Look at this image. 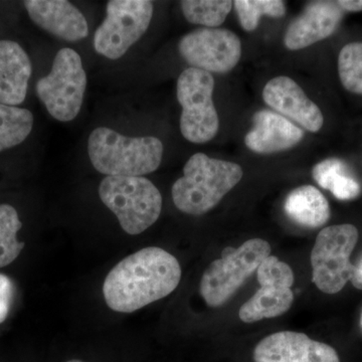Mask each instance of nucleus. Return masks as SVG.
<instances>
[{
	"instance_id": "1",
	"label": "nucleus",
	"mask_w": 362,
	"mask_h": 362,
	"mask_svg": "<svg viewBox=\"0 0 362 362\" xmlns=\"http://www.w3.org/2000/svg\"><path fill=\"white\" fill-rule=\"evenodd\" d=\"M181 279L180 262L165 250L148 247L126 257L107 275L104 299L109 308L132 313L171 294Z\"/></svg>"
},
{
	"instance_id": "2",
	"label": "nucleus",
	"mask_w": 362,
	"mask_h": 362,
	"mask_svg": "<svg viewBox=\"0 0 362 362\" xmlns=\"http://www.w3.org/2000/svg\"><path fill=\"white\" fill-rule=\"evenodd\" d=\"M243 169L233 162L195 153L183 168L171 194L176 209L201 216L211 211L242 180Z\"/></svg>"
},
{
	"instance_id": "3",
	"label": "nucleus",
	"mask_w": 362,
	"mask_h": 362,
	"mask_svg": "<svg viewBox=\"0 0 362 362\" xmlns=\"http://www.w3.org/2000/svg\"><path fill=\"white\" fill-rule=\"evenodd\" d=\"M90 163L107 176H143L160 166L163 144L153 136L127 137L108 127H98L88 139Z\"/></svg>"
},
{
	"instance_id": "4",
	"label": "nucleus",
	"mask_w": 362,
	"mask_h": 362,
	"mask_svg": "<svg viewBox=\"0 0 362 362\" xmlns=\"http://www.w3.org/2000/svg\"><path fill=\"white\" fill-rule=\"evenodd\" d=\"M99 197L131 235L144 232L160 216V192L143 176H106L100 183Z\"/></svg>"
},
{
	"instance_id": "5",
	"label": "nucleus",
	"mask_w": 362,
	"mask_h": 362,
	"mask_svg": "<svg viewBox=\"0 0 362 362\" xmlns=\"http://www.w3.org/2000/svg\"><path fill=\"white\" fill-rule=\"evenodd\" d=\"M269 256L270 244L262 239L247 240L238 249L226 247L221 259L214 261L202 275L199 290L207 306L225 305Z\"/></svg>"
},
{
	"instance_id": "6",
	"label": "nucleus",
	"mask_w": 362,
	"mask_h": 362,
	"mask_svg": "<svg viewBox=\"0 0 362 362\" xmlns=\"http://www.w3.org/2000/svg\"><path fill=\"white\" fill-rule=\"evenodd\" d=\"M358 240L354 225L343 223L323 228L317 235L311 252L312 281L325 294H337L350 281L354 284L357 266L350 255Z\"/></svg>"
},
{
	"instance_id": "7",
	"label": "nucleus",
	"mask_w": 362,
	"mask_h": 362,
	"mask_svg": "<svg viewBox=\"0 0 362 362\" xmlns=\"http://www.w3.org/2000/svg\"><path fill=\"white\" fill-rule=\"evenodd\" d=\"M87 75L82 59L75 49H59L52 62L49 75L37 83V97L49 115L59 122H70L82 109Z\"/></svg>"
},
{
	"instance_id": "8",
	"label": "nucleus",
	"mask_w": 362,
	"mask_h": 362,
	"mask_svg": "<svg viewBox=\"0 0 362 362\" xmlns=\"http://www.w3.org/2000/svg\"><path fill=\"white\" fill-rule=\"evenodd\" d=\"M214 78L209 71L185 69L178 77L176 96L182 112L180 131L187 141L202 144L213 140L220 129L214 107Z\"/></svg>"
},
{
	"instance_id": "9",
	"label": "nucleus",
	"mask_w": 362,
	"mask_h": 362,
	"mask_svg": "<svg viewBox=\"0 0 362 362\" xmlns=\"http://www.w3.org/2000/svg\"><path fill=\"white\" fill-rule=\"evenodd\" d=\"M154 6L148 0H111L94 35V49L109 59L122 58L148 30Z\"/></svg>"
},
{
	"instance_id": "10",
	"label": "nucleus",
	"mask_w": 362,
	"mask_h": 362,
	"mask_svg": "<svg viewBox=\"0 0 362 362\" xmlns=\"http://www.w3.org/2000/svg\"><path fill=\"white\" fill-rule=\"evenodd\" d=\"M261 288L240 307L239 316L245 323L275 318L289 311L294 301L291 290L294 273L289 265L275 256L264 259L257 270Z\"/></svg>"
},
{
	"instance_id": "11",
	"label": "nucleus",
	"mask_w": 362,
	"mask_h": 362,
	"mask_svg": "<svg viewBox=\"0 0 362 362\" xmlns=\"http://www.w3.org/2000/svg\"><path fill=\"white\" fill-rule=\"evenodd\" d=\"M178 52L190 68L226 74L239 64L242 42L226 28H197L181 37Z\"/></svg>"
},
{
	"instance_id": "12",
	"label": "nucleus",
	"mask_w": 362,
	"mask_h": 362,
	"mask_svg": "<svg viewBox=\"0 0 362 362\" xmlns=\"http://www.w3.org/2000/svg\"><path fill=\"white\" fill-rule=\"evenodd\" d=\"M252 356L255 362H340L330 345L294 331H282L264 338L255 347Z\"/></svg>"
},
{
	"instance_id": "13",
	"label": "nucleus",
	"mask_w": 362,
	"mask_h": 362,
	"mask_svg": "<svg viewBox=\"0 0 362 362\" xmlns=\"http://www.w3.org/2000/svg\"><path fill=\"white\" fill-rule=\"evenodd\" d=\"M263 99L274 112L310 132H318L322 128L324 117L320 108L291 78L280 76L272 78L264 87Z\"/></svg>"
},
{
	"instance_id": "14",
	"label": "nucleus",
	"mask_w": 362,
	"mask_h": 362,
	"mask_svg": "<svg viewBox=\"0 0 362 362\" xmlns=\"http://www.w3.org/2000/svg\"><path fill=\"white\" fill-rule=\"evenodd\" d=\"M344 13L338 1L310 2L288 26L285 47L290 51H298L328 39L337 32Z\"/></svg>"
},
{
	"instance_id": "15",
	"label": "nucleus",
	"mask_w": 362,
	"mask_h": 362,
	"mask_svg": "<svg viewBox=\"0 0 362 362\" xmlns=\"http://www.w3.org/2000/svg\"><path fill=\"white\" fill-rule=\"evenodd\" d=\"M30 20L54 37L75 42L86 39L89 26L84 14L66 0L23 1Z\"/></svg>"
},
{
	"instance_id": "16",
	"label": "nucleus",
	"mask_w": 362,
	"mask_h": 362,
	"mask_svg": "<svg viewBox=\"0 0 362 362\" xmlns=\"http://www.w3.org/2000/svg\"><path fill=\"white\" fill-rule=\"evenodd\" d=\"M254 127L245 137V144L255 153L273 154L291 149L301 142L304 131L284 116L271 110H259L252 118Z\"/></svg>"
},
{
	"instance_id": "17",
	"label": "nucleus",
	"mask_w": 362,
	"mask_h": 362,
	"mask_svg": "<svg viewBox=\"0 0 362 362\" xmlns=\"http://www.w3.org/2000/svg\"><path fill=\"white\" fill-rule=\"evenodd\" d=\"M32 74V62L23 47L13 40H0V104H23Z\"/></svg>"
},
{
	"instance_id": "18",
	"label": "nucleus",
	"mask_w": 362,
	"mask_h": 362,
	"mask_svg": "<svg viewBox=\"0 0 362 362\" xmlns=\"http://www.w3.org/2000/svg\"><path fill=\"white\" fill-rule=\"evenodd\" d=\"M284 209L290 220L305 228H320L331 216L329 202L312 185L293 189L286 197Z\"/></svg>"
},
{
	"instance_id": "19",
	"label": "nucleus",
	"mask_w": 362,
	"mask_h": 362,
	"mask_svg": "<svg viewBox=\"0 0 362 362\" xmlns=\"http://www.w3.org/2000/svg\"><path fill=\"white\" fill-rule=\"evenodd\" d=\"M312 176L324 189L329 190L340 201H351L361 194L358 181L349 166L339 158H327L314 166Z\"/></svg>"
},
{
	"instance_id": "20",
	"label": "nucleus",
	"mask_w": 362,
	"mask_h": 362,
	"mask_svg": "<svg viewBox=\"0 0 362 362\" xmlns=\"http://www.w3.org/2000/svg\"><path fill=\"white\" fill-rule=\"evenodd\" d=\"M33 121L28 109L0 104V152L25 141L32 133Z\"/></svg>"
},
{
	"instance_id": "21",
	"label": "nucleus",
	"mask_w": 362,
	"mask_h": 362,
	"mask_svg": "<svg viewBox=\"0 0 362 362\" xmlns=\"http://www.w3.org/2000/svg\"><path fill=\"white\" fill-rule=\"evenodd\" d=\"M181 11L188 23L216 28L225 23L233 6L230 0H183Z\"/></svg>"
},
{
	"instance_id": "22",
	"label": "nucleus",
	"mask_w": 362,
	"mask_h": 362,
	"mask_svg": "<svg viewBox=\"0 0 362 362\" xmlns=\"http://www.w3.org/2000/svg\"><path fill=\"white\" fill-rule=\"evenodd\" d=\"M21 226L16 209L11 204H0V268L16 261L25 247V243L18 240Z\"/></svg>"
},
{
	"instance_id": "23",
	"label": "nucleus",
	"mask_w": 362,
	"mask_h": 362,
	"mask_svg": "<svg viewBox=\"0 0 362 362\" xmlns=\"http://www.w3.org/2000/svg\"><path fill=\"white\" fill-rule=\"evenodd\" d=\"M233 7L240 25L246 32H254L263 16L281 18L287 11L286 2L281 0H235Z\"/></svg>"
},
{
	"instance_id": "24",
	"label": "nucleus",
	"mask_w": 362,
	"mask_h": 362,
	"mask_svg": "<svg viewBox=\"0 0 362 362\" xmlns=\"http://www.w3.org/2000/svg\"><path fill=\"white\" fill-rule=\"evenodd\" d=\"M338 74L343 87L349 92L362 95V42H350L338 56Z\"/></svg>"
},
{
	"instance_id": "25",
	"label": "nucleus",
	"mask_w": 362,
	"mask_h": 362,
	"mask_svg": "<svg viewBox=\"0 0 362 362\" xmlns=\"http://www.w3.org/2000/svg\"><path fill=\"white\" fill-rule=\"evenodd\" d=\"M14 287L13 281L4 274H0V323L4 322L13 303Z\"/></svg>"
},
{
	"instance_id": "26",
	"label": "nucleus",
	"mask_w": 362,
	"mask_h": 362,
	"mask_svg": "<svg viewBox=\"0 0 362 362\" xmlns=\"http://www.w3.org/2000/svg\"><path fill=\"white\" fill-rule=\"evenodd\" d=\"M340 7L346 13H358L362 11V0H340L338 1Z\"/></svg>"
},
{
	"instance_id": "27",
	"label": "nucleus",
	"mask_w": 362,
	"mask_h": 362,
	"mask_svg": "<svg viewBox=\"0 0 362 362\" xmlns=\"http://www.w3.org/2000/svg\"><path fill=\"white\" fill-rule=\"evenodd\" d=\"M357 289L362 290V262L357 266V276L356 282L354 284Z\"/></svg>"
},
{
	"instance_id": "28",
	"label": "nucleus",
	"mask_w": 362,
	"mask_h": 362,
	"mask_svg": "<svg viewBox=\"0 0 362 362\" xmlns=\"http://www.w3.org/2000/svg\"><path fill=\"white\" fill-rule=\"evenodd\" d=\"M66 362H85V361H78V359H71V361H69Z\"/></svg>"
},
{
	"instance_id": "29",
	"label": "nucleus",
	"mask_w": 362,
	"mask_h": 362,
	"mask_svg": "<svg viewBox=\"0 0 362 362\" xmlns=\"http://www.w3.org/2000/svg\"><path fill=\"white\" fill-rule=\"evenodd\" d=\"M361 325H362V316H361Z\"/></svg>"
}]
</instances>
